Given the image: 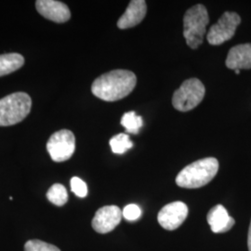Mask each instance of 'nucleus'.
I'll return each mask as SVG.
<instances>
[{
	"label": "nucleus",
	"instance_id": "nucleus-1",
	"mask_svg": "<svg viewBox=\"0 0 251 251\" xmlns=\"http://www.w3.org/2000/svg\"><path fill=\"white\" fill-rule=\"evenodd\" d=\"M137 77L128 70H113L101 75L92 83L94 96L105 101H116L129 95L134 90Z\"/></svg>",
	"mask_w": 251,
	"mask_h": 251
},
{
	"label": "nucleus",
	"instance_id": "nucleus-2",
	"mask_svg": "<svg viewBox=\"0 0 251 251\" xmlns=\"http://www.w3.org/2000/svg\"><path fill=\"white\" fill-rule=\"evenodd\" d=\"M219 171V162L214 157H206L185 167L176 178L177 185L181 188H200L215 177Z\"/></svg>",
	"mask_w": 251,
	"mask_h": 251
},
{
	"label": "nucleus",
	"instance_id": "nucleus-3",
	"mask_svg": "<svg viewBox=\"0 0 251 251\" xmlns=\"http://www.w3.org/2000/svg\"><path fill=\"white\" fill-rule=\"evenodd\" d=\"M31 97L25 92H15L0 99V126L18 124L29 115Z\"/></svg>",
	"mask_w": 251,
	"mask_h": 251
},
{
	"label": "nucleus",
	"instance_id": "nucleus-4",
	"mask_svg": "<svg viewBox=\"0 0 251 251\" xmlns=\"http://www.w3.org/2000/svg\"><path fill=\"white\" fill-rule=\"evenodd\" d=\"M208 22L207 10L202 4L194 6L185 12L183 17V36L191 49L196 50L203 43Z\"/></svg>",
	"mask_w": 251,
	"mask_h": 251
},
{
	"label": "nucleus",
	"instance_id": "nucleus-5",
	"mask_svg": "<svg viewBox=\"0 0 251 251\" xmlns=\"http://www.w3.org/2000/svg\"><path fill=\"white\" fill-rule=\"evenodd\" d=\"M205 86L198 78L185 80L172 97V105L180 112H188L197 107L205 96Z\"/></svg>",
	"mask_w": 251,
	"mask_h": 251
},
{
	"label": "nucleus",
	"instance_id": "nucleus-6",
	"mask_svg": "<svg viewBox=\"0 0 251 251\" xmlns=\"http://www.w3.org/2000/svg\"><path fill=\"white\" fill-rule=\"evenodd\" d=\"M47 150L55 162L70 159L75 150V138L71 130L62 129L50 136Z\"/></svg>",
	"mask_w": 251,
	"mask_h": 251
},
{
	"label": "nucleus",
	"instance_id": "nucleus-7",
	"mask_svg": "<svg viewBox=\"0 0 251 251\" xmlns=\"http://www.w3.org/2000/svg\"><path fill=\"white\" fill-rule=\"evenodd\" d=\"M241 23L240 16L231 11H226L218 23L209 29L206 38L210 45L218 46L231 39L235 33L237 26Z\"/></svg>",
	"mask_w": 251,
	"mask_h": 251
},
{
	"label": "nucleus",
	"instance_id": "nucleus-8",
	"mask_svg": "<svg viewBox=\"0 0 251 251\" xmlns=\"http://www.w3.org/2000/svg\"><path fill=\"white\" fill-rule=\"evenodd\" d=\"M188 216V206L183 202L176 201L164 206L159 211L158 223L166 230H176Z\"/></svg>",
	"mask_w": 251,
	"mask_h": 251
},
{
	"label": "nucleus",
	"instance_id": "nucleus-9",
	"mask_svg": "<svg viewBox=\"0 0 251 251\" xmlns=\"http://www.w3.org/2000/svg\"><path fill=\"white\" fill-rule=\"evenodd\" d=\"M122 212L117 206L100 207L92 220V228L99 233H107L113 231L120 224Z\"/></svg>",
	"mask_w": 251,
	"mask_h": 251
},
{
	"label": "nucleus",
	"instance_id": "nucleus-10",
	"mask_svg": "<svg viewBox=\"0 0 251 251\" xmlns=\"http://www.w3.org/2000/svg\"><path fill=\"white\" fill-rule=\"evenodd\" d=\"M36 8L43 17L58 24L65 23L71 17L69 8L60 1L37 0Z\"/></svg>",
	"mask_w": 251,
	"mask_h": 251
},
{
	"label": "nucleus",
	"instance_id": "nucleus-11",
	"mask_svg": "<svg viewBox=\"0 0 251 251\" xmlns=\"http://www.w3.org/2000/svg\"><path fill=\"white\" fill-rule=\"evenodd\" d=\"M147 12V5L144 0H132L126 9L124 14L117 22L119 29H127L136 26L143 22Z\"/></svg>",
	"mask_w": 251,
	"mask_h": 251
},
{
	"label": "nucleus",
	"instance_id": "nucleus-12",
	"mask_svg": "<svg viewBox=\"0 0 251 251\" xmlns=\"http://www.w3.org/2000/svg\"><path fill=\"white\" fill-rule=\"evenodd\" d=\"M207 223L213 233H226L234 225V220L222 205L213 206L207 214Z\"/></svg>",
	"mask_w": 251,
	"mask_h": 251
},
{
	"label": "nucleus",
	"instance_id": "nucleus-13",
	"mask_svg": "<svg viewBox=\"0 0 251 251\" xmlns=\"http://www.w3.org/2000/svg\"><path fill=\"white\" fill-rule=\"evenodd\" d=\"M225 63L226 66L232 70L251 69V43L232 48Z\"/></svg>",
	"mask_w": 251,
	"mask_h": 251
},
{
	"label": "nucleus",
	"instance_id": "nucleus-14",
	"mask_svg": "<svg viewBox=\"0 0 251 251\" xmlns=\"http://www.w3.org/2000/svg\"><path fill=\"white\" fill-rule=\"evenodd\" d=\"M25 63L24 57L19 53L0 55V76L17 71Z\"/></svg>",
	"mask_w": 251,
	"mask_h": 251
},
{
	"label": "nucleus",
	"instance_id": "nucleus-15",
	"mask_svg": "<svg viewBox=\"0 0 251 251\" xmlns=\"http://www.w3.org/2000/svg\"><path fill=\"white\" fill-rule=\"evenodd\" d=\"M47 198L55 206H62L68 201V194L63 184L55 183L47 192Z\"/></svg>",
	"mask_w": 251,
	"mask_h": 251
},
{
	"label": "nucleus",
	"instance_id": "nucleus-16",
	"mask_svg": "<svg viewBox=\"0 0 251 251\" xmlns=\"http://www.w3.org/2000/svg\"><path fill=\"white\" fill-rule=\"evenodd\" d=\"M121 125L125 127L126 132L137 134L144 125V121L142 117L136 115L134 111H130L124 114L121 118Z\"/></svg>",
	"mask_w": 251,
	"mask_h": 251
},
{
	"label": "nucleus",
	"instance_id": "nucleus-17",
	"mask_svg": "<svg viewBox=\"0 0 251 251\" xmlns=\"http://www.w3.org/2000/svg\"><path fill=\"white\" fill-rule=\"evenodd\" d=\"M110 146L113 152L117 154H122L126 152L128 149H130L133 146V144L130 141L128 135L120 133L114 136L110 140Z\"/></svg>",
	"mask_w": 251,
	"mask_h": 251
},
{
	"label": "nucleus",
	"instance_id": "nucleus-18",
	"mask_svg": "<svg viewBox=\"0 0 251 251\" xmlns=\"http://www.w3.org/2000/svg\"><path fill=\"white\" fill-rule=\"evenodd\" d=\"M25 251H61L53 245L41 240H30L25 245Z\"/></svg>",
	"mask_w": 251,
	"mask_h": 251
},
{
	"label": "nucleus",
	"instance_id": "nucleus-19",
	"mask_svg": "<svg viewBox=\"0 0 251 251\" xmlns=\"http://www.w3.org/2000/svg\"><path fill=\"white\" fill-rule=\"evenodd\" d=\"M71 190L78 198H86L88 195V186L84 180L78 177H73L71 179Z\"/></svg>",
	"mask_w": 251,
	"mask_h": 251
},
{
	"label": "nucleus",
	"instance_id": "nucleus-20",
	"mask_svg": "<svg viewBox=\"0 0 251 251\" xmlns=\"http://www.w3.org/2000/svg\"><path fill=\"white\" fill-rule=\"evenodd\" d=\"M122 215L126 220H127L129 222L137 221L142 216V209L140 208V206H137L135 204H129L124 207V209L122 211Z\"/></svg>",
	"mask_w": 251,
	"mask_h": 251
},
{
	"label": "nucleus",
	"instance_id": "nucleus-21",
	"mask_svg": "<svg viewBox=\"0 0 251 251\" xmlns=\"http://www.w3.org/2000/svg\"><path fill=\"white\" fill-rule=\"evenodd\" d=\"M248 247H249V251H251V222L250 225V230H249V237H248Z\"/></svg>",
	"mask_w": 251,
	"mask_h": 251
},
{
	"label": "nucleus",
	"instance_id": "nucleus-22",
	"mask_svg": "<svg viewBox=\"0 0 251 251\" xmlns=\"http://www.w3.org/2000/svg\"><path fill=\"white\" fill-rule=\"evenodd\" d=\"M234 73H235L236 75H239V74H240V70H234Z\"/></svg>",
	"mask_w": 251,
	"mask_h": 251
}]
</instances>
